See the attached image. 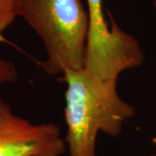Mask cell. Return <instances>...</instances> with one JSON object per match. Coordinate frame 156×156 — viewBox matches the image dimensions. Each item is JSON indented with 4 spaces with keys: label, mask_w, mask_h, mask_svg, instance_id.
I'll list each match as a JSON object with an SVG mask.
<instances>
[{
    "label": "cell",
    "mask_w": 156,
    "mask_h": 156,
    "mask_svg": "<svg viewBox=\"0 0 156 156\" xmlns=\"http://www.w3.org/2000/svg\"><path fill=\"white\" fill-rule=\"evenodd\" d=\"M154 6H155L156 8V0H154Z\"/></svg>",
    "instance_id": "7"
},
{
    "label": "cell",
    "mask_w": 156,
    "mask_h": 156,
    "mask_svg": "<svg viewBox=\"0 0 156 156\" xmlns=\"http://www.w3.org/2000/svg\"><path fill=\"white\" fill-rule=\"evenodd\" d=\"M66 142L69 156H96L99 132L115 137L135 109L117 92V82L104 80L86 69L64 73Z\"/></svg>",
    "instance_id": "1"
},
{
    "label": "cell",
    "mask_w": 156,
    "mask_h": 156,
    "mask_svg": "<svg viewBox=\"0 0 156 156\" xmlns=\"http://www.w3.org/2000/svg\"><path fill=\"white\" fill-rule=\"evenodd\" d=\"M16 11L44 45L45 72L56 76L84 69L89 14L81 0H16Z\"/></svg>",
    "instance_id": "2"
},
{
    "label": "cell",
    "mask_w": 156,
    "mask_h": 156,
    "mask_svg": "<svg viewBox=\"0 0 156 156\" xmlns=\"http://www.w3.org/2000/svg\"><path fill=\"white\" fill-rule=\"evenodd\" d=\"M89 31L84 69L104 80L118 81L120 74L140 66L144 52L139 41L103 12V0H86Z\"/></svg>",
    "instance_id": "3"
},
{
    "label": "cell",
    "mask_w": 156,
    "mask_h": 156,
    "mask_svg": "<svg viewBox=\"0 0 156 156\" xmlns=\"http://www.w3.org/2000/svg\"><path fill=\"white\" fill-rule=\"evenodd\" d=\"M17 17L16 0H0V34L11 26Z\"/></svg>",
    "instance_id": "5"
},
{
    "label": "cell",
    "mask_w": 156,
    "mask_h": 156,
    "mask_svg": "<svg viewBox=\"0 0 156 156\" xmlns=\"http://www.w3.org/2000/svg\"><path fill=\"white\" fill-rule=\"evenodd\" d=\"M18 77L17 67L11 62L0 57V83H11Z\"/></svg>",
    "instance_id": "6"
},
{
    "label": "cell",
    "mask_w": 156,
    "mask_h": 156,
    "mask_svg": "<svg viewBox=\"0 0 156 156\" xmlns=\"http://www.w3.org/2000/svg\"><path fill=\"white\" fill-rule=\"evenodd\" d=\"M65 151L56 124L18 116L0 95V156H61Z\"/></svg>",
    "instance_id": "4"
},
{
    "label": "cell",
    "mask_w": 156,
    "mask_h": 156,
    "mask_svg": "<svg viewBox=\"0 0 156 156\" xmlns=\"http://www.w3.org/2000/svg\"><path fill=\"white\" fill-rule=\"evenodd\" d=\"M149 156H156V155H149Z\"/></svg>",
    "instance_id": "8"
}]
</instances>
